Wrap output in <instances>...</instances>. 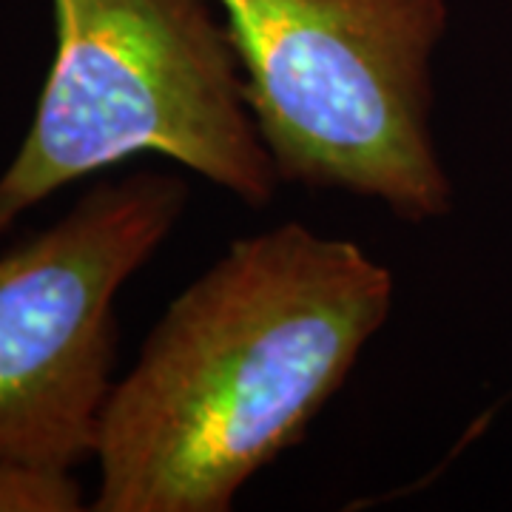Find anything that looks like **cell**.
I'll list each match as a JSON object with an SVG mask.
<instances>
[{
	"mask_svg": "<svg viewBox=\"0 0 512 512\" xmlns=\"http://www.w3.org/2000/svg\"><path fill=\"white\" fill-rule=\"evenodd\" d=\"M393 296L353 239L293 220L234 239L111 384L92 510H231L345 387Z\"/></svg>",
	"mask_w": 512,
	"mask_h": 512,
	"instance_id": "6da1fadb",
	"label": "cell"
},
{
	"mask_svg": "<svg viewBox=\"0 0 512 512\" xmlns=\"http://www.w3.org/2000/svg\"><path fill=\"white\" fill-rule=\"evenodd\" d=\"M214 0H52L55 57L12 163L0 237L35 205L154 154L265 208L279 174Z\"/></svg>",
	"mask_w": 512,
	"mask_h": 512,
	"instance_id": "7a4b0ae2",
	"label": "cell"
},
{
	"mask_svg": "<svg viewBox=\"0 0 512 512\" xmlns=\"http://www.w3.org/2000/svg\"><path fill=\"white\" fill-rule=\"evenodd\" d=\"M279 183L439 220L453 183L430 128L447 0H214Z\"/></svg>",
	"mask_w": 512,
	"mask_h": 512,
	"instance_id": "3957f363",
	"label": "cell"
},
{
	"mask_svg": "<svg viewBox=\"0 0 512 512\" xmlns=\"http://www.w3.org/2000/svg\"><path fill=\"white\" fill-rule=\"evenodd\" d=\"M180 174L92 185L55 225L0 254V458L74 470L94 458L114 384L117 296L185 214Z\"/></svg>",
	"mask_w": 512,
	"mask_h": 512,
	"instance_id": "277c9868",
	"label": "cell"
},
{
	"mask_svg": "<svg viewBox=\"0 0 512 512\" xmlns=\"http://www.w3.org/2000/svg\"><path fill=\"white\" fill-rule=\"evenodd\" d=\"M83 487L72 470L0 458V512H77Z\"/></svg>",
	"mask_w": 512,
	"mask_h": 512,
	"instance_id": "5b68a950",
	"label": "cell"
}]
</instances>
